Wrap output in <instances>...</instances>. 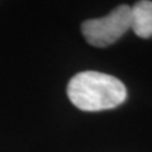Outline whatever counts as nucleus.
Returning a JSON list of instances; mask_svg holds the SVG:
<instances>
[{"label": "nucleus", "instance_id": "2", "mask_svg": "<svg viewBox=\"0 0 152 152\" xmlns=\"http://www.w3.org/2000/svg\"><path fill=\"white\" fill-rule=\"evenodd\" d=\"M131 27V7L123 4L117 7L108 15L84 22L81 32L90 45L95 47H107L119 39Z\"/></svg>", "mask_w": 152, "mask_h": 152}, {"label": "nucleus", "instance_id": "3", "mask_svg": "<svg viewBox=\"0 0 152 152\" xmlns=\"http://www.w3.org/2000/svg\"><path fill=\"white\" fill-rule=\"evenodd\" d=\"M132 29L141 38L152 37V1L142 0L131 7Z\"/></svg>", "mask_w": 152, "mask_h": 152}, {"label": "nucleus", "instance_id": "1", "mask_svg": "<svg viewBox=\"0 0 152 152\" xmlns=\"http://www.w3.org/2000/svg\"><path fill=\"white\" fill-rule=\"evenodd\" d=\"M67 95L80 110L99 112L121 105L127 99V89L119 79L112 75L84 71L70 80Z\"/></svg>", "mask_w": 152, "mask_h": 152}]
</instances>
